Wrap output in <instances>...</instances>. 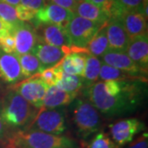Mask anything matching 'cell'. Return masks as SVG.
I'll return each instance as SVG.
<instances>
[{"instance_id": "d590c367", "label": "cell", "mask_w": 148, "mask_h": 148, "mask_svg": "<svg viewBox=\"0 0 148 148\" xmlns=\"http://www.w3.org/2000/svg\"><path fill=\"white\" fill-rule=\"evenodd\" d=\"M12 135V133L9 131V129L4 124V123L1 118V115H0V142L1 143H8Z\"/></svg>"}, {"instance_id": "9c48e42d", "label": "cell", "mask_w": 148, "mask_h": 148, "mask_svg": "<svg viewBox=\"0 0 148 148\" xmlns=\"http://www.w3.org/2000/svg\"><path fill=\"white\" fill-rule=\"evenodd\" d=\"M101 61L102 63L107 65H110L111 67L119 69L135 77H138L139 79L147 82V78L145 77V76L147 77V72L139 68L138 65L128 57L126 52L108 49L106 53L102 54Z\"/></svg>"}, {"instance_id": "d6986e66", "label": "cell", "mask_w": 148, "mask_h": 148, "mask_svg": "<svg viewBox=\"0 0 148 148\" xmlns=\"http://www.w3.org/2000/svg\"><path fill=\"white\" fill-rule=\"evenodd\" d=\"M74 14L100 25H106L110 19L106 12L86 0H77Z\"/></svg>"}, {"instance_id": "d4e9b609", "label": "cell", "mask_w": 148, "mask_h": 148, "mask_svg": "<svg viewBox=\"0 0 148 148\" xmlns=\"http://www.w3.org/2000/svg\"><path fill=\"white\" fill-rule=\"evenodd\" d=\"M99 78L103 82L107 81H125V80H141L135 77L130 74L127 73L119 69L111 67L110 65L102 63L101 71L99 74ZM143 81V80H142ZM146 82V81H144Z\"/></svg>"}, {"instance_id": "ffe728a7", "label": "cell", "mask_w": 148, "mask_h": 148, "mask_svg": "<svg viewBox=\"0 0 148 148\" xmlns=\"http://www.w3.org/2000/svg\"><path fill=\"white\" fill-rule=\"evenodd\" d=\"M123 12H139L147 19V0H115L110 17L119 16Z\"/></svg>"}, {"instance_id": "7a4b0ae2", "label": "cell", "mask_w": 148, "mask_h": 148, "mask_svg": "<svg viewBox=\"0 0 148 148\" xmlns=\"http://www.w3.org/2000/svg\"><path fill=\"white\" fill-rule=\"evenodd\" d=\"M38 110L12 88L0 100V115L12 133L26 131Z\"/></svg>"}, {"instance_id": "7402d4cb", "label": "cell", "mask_w": 148, "mask_h": 148, "mask_svg": "<svg viewBox=\"0 0 148 148\" xmlns=\"http://www.w3.org/2000/svg\"><path fill=\"white\" fill-rule=\"evenodd\" d=\"M110 49L109 42L106 33V24L101 27L98 32L92 38L88 45L86 48L87 54H90L95 57H100L102 54L106 53V51Z\"/></svg>"}, {"instance_id": "8fae6325", "label": "cell", "mask_w": 148, "mask_h": 148, "mask_svg": "<svg viewBox=\"0 0 148 148\" xmlns=\"http://www.w3.org/2000/svg\"><path fill=\"white\" fill-rule=\"evenodd\" d=\"M31 53L36 56L45 69L52 68L59 64L68 54L73 53V50L72 46H53L42 42L38 39V42Z\"/></svg>"}, {"instance_id": "83f0119b", "label": "cell", "mask_w": 148, "mask_h": 148, "mask_svg": "<svg viewBox=\"0 0 148 148\" xmlns=\"http://www.w3.org/2000/svg\"><path fill=\"white\" fill-rule=\"evenodd\" d=\"M62 74L63 71L58 64L52 68L44 69L42 72L36 74L35 77H37L38 78L42 80L48 86H51L57 84V82L62 77Z\"/></svg>"}, {"instance_id": "f546056e", "label": "cell", "mask_w": 148, "mask_h": 148, "mask_svg": "<svg viewBox=\"0 0 148 148\" xmlns=\"http://www.w3.org/2000/svg\"><path fill=\"white\" fill-rule=\"evenodd\" d=\"M0 49L6 53H15V40L13 33L9 29L0 31Z\"/></svg>"}, {"instance_id": "ba28073f", "label": "cell", "mask_w": 148, "mask_h": 148, "mask_svg": "<svg viewBox=\"0 0 148 148\" xmlns=\"http://www.w3.org/2000/svg\"><path fill=\"white\" fill-rule=\"evenodd\" d=\"M47 85L37 77H32L21 81V82L10 86L36 109L42 107L45 94L48 89Z\"/></svg>"}, {"instance_id": "484cf974", "label": "cell", "mask_w": 148, "mask_h": 148, "mask_svg": "<svg viewBox=\"0 0 148 148\" xmlns=\"http://www.w3.org/2000/svg\"><path fill=\"white\" fill-rule=\"evenodd\" d=\"M55 86L66 92L78 94L80 90L83 87V78L80 76L63 73L61 78Z\"/></svg>"}, {"instance_id": "3957f363", "label": "cell", "mask_w": 148, "mask_h": 148, "mask_svg": "<svg viewBox=\"0 0 148 148\" xmlns=\"http://www.w3.org/2000/svg\"><path fill=\"white\" fill-rule=\"evenodd\" d=\"M8 148H78V143L64 135L40 131H20L12 133Z\"/></svg>"}, {"instance_id": "e575fe53", "label": "cell", "mask_w": 148, "mask_h": 148, "mask_svg": "<svg viewBox=\"0 0 148 148\" xmlns=\"http://www.w3.org/2000/svg\"><path fill=\"white\" fill-rule=\"evenodd\" d=\"M125 148H148V134L147 132H143L134 142L129 144Z\"/></svg>"}, {"instance_id": "7c38bea8", "label": "cell", "mask_w": 148, "mask_h": 148, "mask_svg": "<svg viewBox=\"0 0 148 148\" xmlns=\"http://www.w3.org/2000/svg\"><path fill=\"white\" fill-rule=\"evenodd\" d=\"M0 80L12 86L25 80L21 73L18 55L8 53L0 49Z\"/></svg>"}, {"instance_id": "4316f807", "label": "cell", "mask_w": 148, "mask_h": 148, "mask_svg": "<svg viewBox=\"0 0 148 148\" xmlns=\"http://www.w3.org/2000/svg\"><path fill=\"white\" fill-rule=\"evenodd\" d=\"M0 19L10 27L12 32L21 21L17 18L15 7L8 4L1 0H0Z\"/></svg>"}, {"instance_id": "4dcf8cb0", "label": "cell", "mask_w": 148, "mask_h": 148, "mask_svg": "<svg viewBox=\"0 0 148 148\" xmlns=\"http://www.w3.org/2000/svg\"><path fill=\"white\" fill-rule=\"evenodd\" d=\"M15 8H16L17 18L21 21H32L35 18V16L37 12L36 11L32 10V9L28 8L25 6L21 5V4L17 5Z\"/></svg>"}, {"instance_id": "4fadbf2b", "label": "cell", "mask_w": 148, "mask_h": 148, "mask_svg": "<svg viewBox=\"0 0 148 148\" xmlns=\"http://www.w3.org/2000/svg\"><path fill=\"white\" fill-rule=\"evenodd\" d=\"M12 33L15 40V53L16 55L31 53L38 42L36 28L25 21H21Z\"/></svg>"}, {"instance_id": "d6a6232c", "label": "cell", "mask_w": 148, "mask_h": 148, "mask_svg": "<svg viewBox=\"0 0 148 148\" xmlns=\"http://www.w3.org/2000/svg\"><path fill=\"white\" fill-rule=\"evenodd\" d=\"M20 4L37 12L46 4V0H21Z\"/></svg>"}, {"instance_id": "836d02e7", "label": "cell", "mask_w": 148, "mask_h": 148, "mask_svg": "<svg viewBox=\"0 0 148 148\" xmlns=\"http://www.w3.org/2000/svg\"><path fill=\"white\" fill-rule=\"evenodd\" d=\"M48 3H53L55 5L62 7L65 9H68L70 12H73L76 8V5L77 3V0H47Z\"/></svg>"}, {"instance_id": "277c9868", "label": "cell", "mask_w": 148, "mask_h": 148, "mask_svg": "<svg viewBox=\"0 0 148 148\" xmlns=\"http://www.w3.org/2000/svg\"><path fill=\"white\" fill-rule=\"evenodd\" d=\"M71 110L73 123L80 138L87 139L100 130L101 114L86 98L75 99Z\"/></svg>"}, {"instance_id": "cb8c5ba5", "label": "cell", "mask_w": 148, "mask_h": 148, "mask_svg": "<svg viewBox=\"0 0 148 148\" xmlns=\"http://www.w3.org/2000/svg\"><path fill=\"white\" fill-rule=\"evenodd\" d=\"M21 73L25 79L36 76L45 69L36 56L32 53L18 55Z\"/></svg>"}, {"instance_id": "52a82bcc", "label": "cell", "mask_w": 148, "mask_h": 148, "mask_svg": "<svg viewBox=\"0 0 148 148\" xmlns=\"http://www.w3.org/2000/svg\"><path fill=\"white\" fill-rule=\"evenodd\" d=\"M145 129V124L137 119H120L110 125V135L118 146L123 147L133 141L139 132Z\"/></svg>"}, {"instance_id": "9a60e30c", "label": "cell", "mask_w": 148, "mask_h": 148, "mask_svg": "<svg viewBox=\"0 0 148 148\" xmlns=\"http://www.w3.org/2000/svg\"><path fill=\"white\" fill-rule=\"evenodd\" d=\"M106 33L110 49L126 52L129 38L118 17H110L106 23Z\"/></svg>"}, {"instance_id": "603a6c76", "label": "cell", "mask_w": 148, "mask_h": 148, "mask_svg": "<svg viewBox=\"0 0 148 148\" xmlns=\"http://www.w3.org/2000/svg\"><path fill=\"white\" fill-rule=\"evenodd\" d=\"M102 61L99 58L86 54L84 72L82 75L83 86H90L93 85L99 78Z\"/></svg>"}, {"instance_id": "e0dca14e", "label": "cell", "mask_w": 148, "mask_h": 148, "mask_svg": "<svg viewBox=\"0 0 148 148\" xmlns=\"http://www.w3.org/2000/svg\"><path fill=\"white\" fill-rule=\"evenodd\" d=\"M126 53L139 68L147 72L148 36L147 34L129 39Z\"/></svg>"}, {"instance_id": "5bb4252c", "label": "cell", "mask_w": 148, "mask_h": 148, "mask_svg": "<svg viewBox=\"0 0 148 148\" xmlns=\"http://www.w3.org/2000/svg\"><path fill=\"white\" fill-rule=\"evenodd\" d=\"M34 27L39 40L57 47L72 46L66 29L52 24H38Z\"/></svg>"}, {"instance_id": "44dd1931", "label": "cell", "mask_w": 148, "mask_h": 148, "mask_svg": "<svg viewBox=\"0 0 148 148\" xmlns=\"http://www.w3.org/2000/svg\"><path fill=\"white\" fill-rule=\"evenodd\" d=\"M86 64V54L82 53H71L59 63L63 73L70 75L82 77Z\"/></svg>"}, {"instance_id": "f1b7e54d", "label": "cell", "mask_w": 148, "mask_h": 148, "mask_svg": "<svg viewBox=\"0 0 148 148\" xmlns=\"http://www.w3.org/2000/svg\"><path fill=\"white\" fill-rule=\"evenodd\" d=\"M87 148H121L114 143L110 136L106 132H97L86 143Z\"/></svg>"}, {"instance_id": "6da1fadb", "label": "cell", "mask_w": 148, "mask_h": 148, "mask_svg": "<svg viewBox=\"0 0 148 148\" xmlns=\"http://www.w3.org/2000/svg\"><path fill=\"white\" fill-rule=\"evenodd\" d=\"M146 83L142 80L121 81V90L110 96L104 90L103 82L94 83L84 90L86 98L100 114L107 118L121 117L136 112L146 96Z\"/></svg>"}, {"instance_id": "8992f818", "label": "cell", "mask_w": 148, "mask_h": 148, "mask_svg": "<svg viewBox=\"0 0 148 148\" xmlns=\"http://www.w3.org/2000/svg\"><path fill=\"white\" fill-rule=\"evenodd\" d=\"M103 26L74 14L66 27V32L72 46L83 49Z\"/></svg>"}, {"instance_id": "2e32d148", "label": "cell", "mask_w": 148, "mask_h": 148, "mask_svg": "<svg viewBox=\"0 0 148 148\" xmlns=\"http://www.w3.org/2000/svg\"><path fill=\"white\" fill-rule=\"evenodd\" d=\"M114 17H118L121 21L129 39L147 34V19L142 12H123Z\"/></svg>"}, {"instance_id": "30bf717a", "label": "cell", "mask_w": 148, "mask_h": 148, "mask_svg": "<svg viewBox=\"0 0 148 148\" xmlns=\"http://www.w3.org/2000/svg\"><path fill=\"white\" fill-rule=\"evenodd\" d=\"M74 13L62 7L47 3L45 6L37 11L34 20V26L38 24H52L66 29Z\"/></svg>"}, {"instance_id": "5b68a950", "label": "cell", "mask_w": 148, "mask_h": 148, "mask_svg": "<svg viewBox=\"0 0 148 148\" xmlns=\"http://www.w3.org/2000/svg\"><path fill=\"white\" fill-rule=\"evenodd\" d=\"M66 130V112L64 108L45 109L41 107L26 131H40L53 135H63Z\"/></svg>"}, {"instance_id": "ac0fdd59", "label": "cell", "mask_w": 148, "mask_h": 148, "mask_svg": "<svg viewBox=\"0 0 148 148\" xmlns=\"http://www.w3.org/2000/svg\"><path fill=\"white\" fill-rule=\"evenodd\" d=\"M77 94L69 93L62 90L56 86L48 87L42 102V107L45 109L64 108L70 105L76 99Z\"/></svg>"}, {"instance_id": "74e56055", "label": "cell", "mask_w": 148, "mask_h": 148, "mask_svg": "<svg viewBox=\"0 0 148 148\" xmlns=\"http://www.w3.org/2000/svg\"><path fill=\"white\" fill-rule=\"evenodd\" d=\"M5 28H7V29H9V30H11L12 32V30L11 29L10 27H8L6 23H4L3 21H2L1 19H0V31H2L3 29H5Z\"/></svg>"}, {"instance_id": "1f68e13d", "label": "cell", "mask_w": 148, "mask_h": 148, "mask_svg": "<svg viewBox=\"0 0 148 148\" xmlns=\"http://www.w3.org/2000/svg\"><path fill=\"white\" fill-rule=\"evenodd\" d=\"M86 1L101 8V9H103L105 12H106L110 17L111 9L114 6L115 0H86Z\"/></svg>"}, {"instance_id": "8d00e7d4", "label": "cell", "mask_w": 148, "mask_h": 148, "mask_svg": "<svg viewBox=\"0 0 148 148\" xmlns=\"http://www.w3.org/2000/svg\"><path fill=\"white\" fill-rule=\"evenodd\" d=\"M3 2H4L8 4H10V5L13 6V7H16L17 5L20 4V2L21 0H1Z\"/></svg>"}]
</instances>
